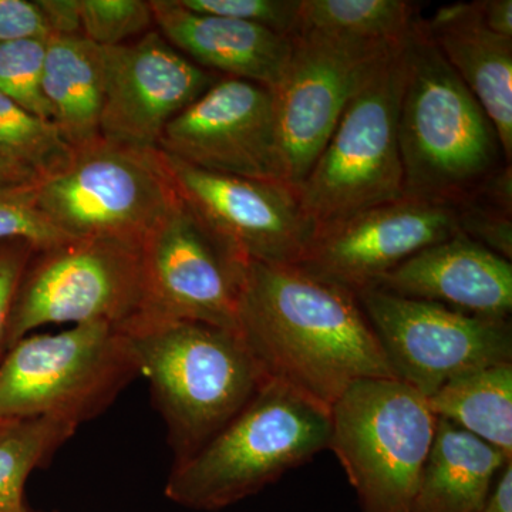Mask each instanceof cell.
<instances>
[{"mask_svg": "<svg viewBox=\"0 0 512 512\" xmlns=\"http://www.w3.org/2000/svg\"><path fill=\"white\" fill-rule=\"evenodd\" d=\"M40 210L70 239H100L140 248L180 204L158 148L99 137L37 181Z\"/></svg>", "mask_w": 512, "mask_h": 512, "instance_id": "5", "label": "cell"}, {"mask_svg": "<svg viewBox=\"0 0 512 512\" xmlns=\"http://www.w3.org/2000/svg\"><path fill=\"white\" fill-rule=\"evenodd\" d=\"M403 47L367 80L295 192L315 231L404 198L400 160Z\"/></svg>", "mask_w": 512, "mask_h": 512, "instance_id": "8", "label": "cell"}, {"mask_svg": "<svg viewBox=\"0 0 512 512\" xmlns=\"http://www.w3.org/2000/svg\"><path fill=\"white\" fill-rule=\"evenodd\" d=\"M23 239L36 251L69 241L40 210L37 181L0 187V241Z\"/></svg>", "mask_w": 512, "mask_h": 512, "instance_id": "28", "label": "cell"}, {"mask_svg": "<svg viewBox=\"0 0 512 512\" xmlns=\"http://www.w3.org/2000/svg\"><path fill=\"white\" fill-rule=\"evenodd\" d=\"M138 376L130 339L109 323L25 336L0 362V420L49 417L79 427Z\"/></svg>", "mask_w": 512, "mask_h": 512, "instance_id": "6", "label": "cell"}, {"mask_svg": "<svg viewBox=\"0 0 512 512\" xmlns=\"http://www.w3.org/2000/svg\"><path fill=\"white\" fill-rule=\"evenodd\" d=\"M47 40L0 43V94L29 113L52 121L42 90Z\"/></svg>", "mask_w": 512, "mask_h": 512, "instance_id": "26", "label": "cell"}, {"mask_svg": "<svg viewBox=\"0 0 512 512\" xmlns=\"http://www.w3.org/2000/svg\"><path fill=\"white\" fill-rule=\"evenodd\" d=\"M329 440V407L268 379L220 433L174 464L165 495L190 510H224L308 463Z\"/></svg>", "mask_w": 512, "mask_h": 512, "instance_id": "4", "label": "cell"}, {"mask_svg": "<svg viewBox=\"0 0 512 512\" xmlns=\"http://www.w3.org/2000/svg\"><path fill=\"white\" fill-rule=\"evenodd\" d=\"M192 12L254 23L285 36L298 32L301 0H178Z\"/></svg>", "mask_w": 512, "mask_h": 512, "instance_id": "29", "label": "cell"}, {"mask_svg": "<svg viewBox=\"0 0 512 512\" xmlns=\"http://www.w3.org/2000/svg\"><path fill=\"white\" fill-rule=\"evenodd\" d=\"M53 36H82L79 0H37Z\"/></svg>", "mask_w": 512, "mask_h": 512, "instance_id": "33", "label": "cell"}, {"mask_svg": "<svg viewBox=\"0 0 512 512\" xmlns=\"http://www.w3.org/2000/svg\"><path fill=\"white\" fill-rule=\"evenodd\" d=\"M160 154L184 207L234 261L299 264L315 228L292 187L211 173Z\"/></svg>", "mask_w": 512, "mask_h": 512, "instance_id": "12", "label": "cell"}, {"mask_svg": "<svg viewBox=\"0 0 512 512\" xmlns=\"http://www.w3.org/2000/svg\"><path fill=\"white\" fill-rule=\"evenodd\" d=\"M437 419L450 421L512 458V363L458 376L427 397Z\"/></svg>", "mask_w": 512, "mask_h": 512, "instance_id": "22", "label": "cell"}, {"mask_svg": "<svg viewBox=\"0 0 512 512\" xmlns=\"http://www.w3.org/2000/svg\"><path fill=\"white\" fill-rule=\"evenodd\" d=\"M357 301L394 377L426 399L458 376L512 363L510 319L470 315L379 289L360 293Z\"/></svg>", "mask_w": 512, "mask_h": 512, "instance_id": "11", "label": "cell"}, {"mask_svg": "<svg viewBox=\"0 0 512 512\" xmlns=\"http://www.w3.org/2000/svg\"><path fill=\"white\" fill-rule=\"evenodd\" d=\"M510 461L498 448L437 419L409 512H481Z\"/></svg>", "mask_w": 512, "mask_h": 512, "instance_id": "20", "label": "cell"}, {"mask_svg": "<svg viewBox=\"0 0 512 512\" xmlns=\"http://www.w3.org/2000/svg\"><path fill=\"white\" fill-rule=\"evenodd\" d=\"M124 333L167 424L174 464L200 451L269 379L232 330L198 322H160Z\"/></svg>", "mask_w": 512, "mask_h": 512, "instance_id": "3", "label": "cell"}, {"mask_svg": "<svg viewBox=\"0 0 512 512\" xmlns=\"http://www.w3.org/2000/svg\"><path fill=\"white\" fill-rule=\"evenodd\" d=\"M82 37L109 49L146 35L154 23L150 2L79 0Z\"/></svg>", "mask_w": 512, "mask_h": 512, "instance_id": "27", "label": "cell"}, {"mask_svg": "<svg viewBox=\"0 0 512 512\" xmlns=\"http://www.w3.org/2000/svg\"><path fill=\"white\" fill-rule=\"evenodd\" d=\"M157 148L211 173L288 184L274 97L248 80H217L167 124Z\"/></svg>", "mask_w": 512, "mask_h": 512, "instance_id": "14", "label": "cell"}, {"mask_svg": "<svg viewBox=\"0 0 512 512\" xmlns=\"http://www.w3.org/2000/svg\"><path fill=\"white\" fill-rule=\"evenodd\" d=\"M238 333L269 379L323 406L362 379H396L357 296L298 265H242Z\"/></svg>", "mask_w": 512, "mask_h": 512, "instance_id": "1", "label": "cell"}, {"mask_svg": "<svg viewBox=\"0 0 512 512\" xmlns=\"http://www.w3.org/2000/svg\"><path fill=\"white\" fill-rule=\"evenodd\" d=\"M458 232L456 207L402 198L318 229L296 265L357 296L376 289L384 275L417 252Z\"/></svg>", "mask_w": 512, "mask_h": 512, "instance_id": "15", "label": "cell"}, {"mask_svg": "<svg viewBox=\"0 0 512 512\" xmlns=\"http://www.w3.org/2000/svg\"><path fill=\"white\" fill-rule=\"evenodd\" d=\"M481 13L488 29L512 39L511 0H481Z\"/></svg>", "mask_w": 512, "mask_h": 512, "instance_id": "34", "label": "cell"}, {"mask_svg": "<svg viewBox=\"0 0 512 512\" xmlns=\"http://www.w3.org/2000/svg\"><path fill=\"white\" fill-rule=\"evenodd\" d=\"M481 512H512V461L495 480Z\"/></svg>", "mask_w": 512, "mask_h": 512, "instance_id": "35", "label": "cell"}, {"mask_svg": "<svg viewBox=\"0 0 512 512\" xmlns=\"http://www.w3.org/2000/svg\"><path fill=\"white\" fill-rule=\"evenodd\" d=\"M104 59L100 136L124 146L157 148L167 124L217 82L156 30L104 49Z\"/></svg>", "mask_w": 512, "mask_h": 512, "instance_id": "16", "label": "cell"}, {"mask_svg": "<svg viewBox=\"0 0 512 512\" xmlns=\"http://www.w3.org/2000/svg\"><path fill=\"white\" fill-rule=\"evenodd\" d=\"M42 90L52 121L70 147L100 136L106 92L104 49L82 36H53L47 40Z\"/></svg>", "mask_w": 512, "mask_h": 512, "instance_id": "21", "label": "cell"}, {"mask_svg": "<svg viewBox=\"0 0 512 512\" xmlns=\"http://www.w3.org/2000/svg\"><path fill=\"white\" fill-rule=\"evenodd\" d=\"M456 208L460 232L511 261V211L484 200L480 195H473Z\"/></svg>", "mask_w": 512, "mask_h": 512, "instance_id": "30", "label": "cell"}, {"mask_svg": "<svg viewBox=\"0 0 512 512\" xmlns=\"http://www.w3.org/2000/svg\"><path fill=\"white\" fill-rule=\"evenodd\" d=\"M50 37L52 33L36 2L0 0V43Z\"/></svg>", "mask_w": 512, "mask_h": 512, "instance_id": "32", "label": "cell"}, {"mask_svg": "<svg viewBox=\"0 0 512 512\" xmlns=\"http://www.w3.org/2000/svg\"><path fill=\"white\" fill-rule=\"evenodd\" d=\"M37 181L32 174L16 165L8 163V161L0 158V187H8V185L33 183Z\"/></svg>", "mask_w": 512, "mask_h": 512, "instance_id": "36", "label": "cell"}, {"mask_svg": "<svg viewBox=\"0 0 512 512\" xmlns=\"http://www.w3.org/2000/svg\"><path fill=\"white\" fill-rule=\"evenodd\" d=\"M376 289L470 315L510 319L512 265L458 232L417 252L384 275Z\"/></svg>", "mask_w": 512, "mask_h": 512, "instance_id": "17", "label": "cell"}, {"mask_svg": "<svg viewBox=\"0 0 512 512\" xmlns=\"http://www.w3.org/2000/svg\"><path fill=\"white\" fill-rule=\"evenodd\" d=\"M417 9L416 3L406 0H301L298 32L318 30L402 45L419 18Z\"/></svg>", "mask_w": 512, "mask_h": 512, "instance_id": "23", "label": "cell"}, {"mask_svg": "<svg viewBox=\"0 0 512 512\" xmlns=\"http://www.w3.org/2000/svg\"><path fill=\"white\" fill-rule=\"evenodd\" d=\"M143 306L127 326L198 322L238 333L242 264L218 247L183 202L140 247Z\"/></svg>", "mask_w": 512, "mask_h": 512, "instance_id": "13", "label": "cell"}, {"mask_svg": "<svg viewBox=\"0 0 512 512\" xmlns=\"http://www.w3.org/2000/svg\"><path fill=\"white\" fill-rule=\"evenodd\" d=\"M403 59L397 136L404 198L457 207L507 164L497 131L421 16L404 42Z\"/></svg>", "mask_w": 512, "mask_h": 512, "instance_id": "2", "label": "cell"}, {"mask_svg": "<svg viewBox=\"0 0 512 512\" xmlns=\"http://www.w3.org/2000/svg\"><path fill=\"white\" fill-rule=\"evenodd\" d=\"M143 306L140 248L100 239H69L36 251L20 282L8 349L55 323L103 322L124 330ZM8 352V350H6Z\"/></svg>", "mask_w": 512, "mask_h": 512, "instance_id": "9", "label": "cell"}, {"mask_svg": "<svg viewBox=\"0 0 512 512\" xmlns=\"http://www.w3.org/2000/svg\"><path fill=\"white\" fill-rule=\"evenodd\" d=\"M424 22L434 45L487 114L511 165L512 39L485 26L481 0L443 6Z\"/></svg>", "mask_w": 512, "mask_h": 512, "instance_id": "19", "label": "cell"}, {"mask_svg": "<svg viewBox=\"0 0 512 512\" xmlns=\"http://www.w3.org/2000/svg\"><path fill=\"white\" fill-rule=\"evenodd\" d=\"M437 419L399 379H362L330 407L328 450L339 458L362 512H409Z\"/></svg>", "mask_w": 512, "mask_h": 512, "instance_id": "7", "label": "cell"}, {"mask_svg": "<svg viewBox=\"0 0 512 512\" xmlns=\"http://www.w3.org/2000/svg\"><path fill=\"white\" fill-rule=\"evenodd\" d=\"M18 512H32V511H30V510H29V508H28V507H26V508H25V510L18 511Z\"/></svg>", "mask_w": 512, "mask_h": 512, "instance_id": "37", "label": "cell"}, {"mask_svg": "<svg viewBox=\"0 0 512 512\" xmlns=\"http://www.w3.org/2000/svg\"><path fill=\"white\" fill-rule=\"evenodd\" d=\"M160 35L202 67L274 90L292 53V37L254 23L192 12L178 0H151Z\"/></svg>", "mask_w": 512, "mask_h": 512, "instance_id": "18", "label": "cell"}, {"mask_svg": "<svg viewBox=\"0 0 512 512\" xmlns=\"http://www.w3.org/2000/svg\"><path fill=\"white\" fill-rule=\"evenodd\" d=\"M77 427L49 417L0 420V512L25 510L26 481L72 439Z\"/></svg>", "mask_w": 512, "mask_h": 512, "instance_id": "24", "label": "cell"}, {"mask_svg": "<svg viewBox=\"0 0 512 512\" xmlns=\"http://www.w3.org/2000/svg\"><path fill=\"white\" fill-rule=\"evenodd\" d=\"M72 150L53 121L29 113L0 94V158L40 181L59 170Z\"/></svg>", "mask_w": 512, "mask_h": 512, "instance_id": "25", "label": "cell"}, {"mask_svg": "<svg viewBox=\"0 0 512 512\" xmlns=\"http://www.w3.org/2000/svg\"><path fill=\"white\" fill-rule=\"evenodd\" d=\"M402 45L299 30L271 90L286 183L305 180L350 100Z\"/></svg>", "mask_w": 512, "mask_h": 512, "instance_id": "10", "label": "cell"}, {"mask_svg": "<svg viewBox=\"0 0 512 512\" xmlns=\"http://www.w3.org/2000/svg\"><path fill=\"white\" fill-rule=\"evenodd\" d=\"M36 249L23 239L0 241V362L8 350V330L13 302Z\"/></svg>", "mask_w": 512, "mask_h": 512, "instance_id": "31", "label": "cell"}]
</instances>
